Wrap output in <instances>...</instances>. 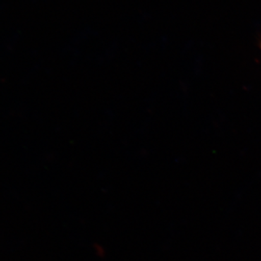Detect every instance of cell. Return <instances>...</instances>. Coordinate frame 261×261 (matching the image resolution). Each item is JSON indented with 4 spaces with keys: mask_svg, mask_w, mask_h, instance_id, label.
I'll return each instance as SVG.
<instances>
[{
    "mask_svg": "<svg viewBox=\"0 0 261 261\" xmlns=\"http://www.w3.org/2000/svg\"><path fill=\"white\" fill-rule=\"evenodd\" d=\"M259 47H260V51H261V38L260 39V42H259Z\"/></svg>",
    "mask_w": 261,
    "mask_h": 261,
    "instance_id": "cell-1",
    "label": "cell"
}]
</instances>
